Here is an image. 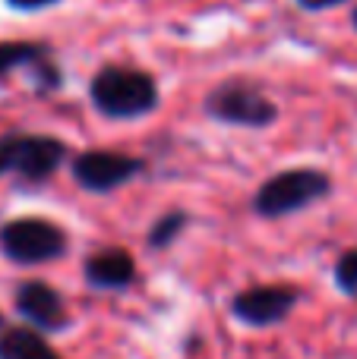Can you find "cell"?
<instances>
[{
	"mask_svg": "<svg viewBox=\"0 0 357 359\" xmlns=\"http://www.w3.org/2000/svg\"><path fill=\"white\" fill-rule=\"evenodd\" d=\"M297 303V290L288 284H266V287H250V290L238 293L231 303L234 316L247 325H257V328H266V325H275L294 309Z\"/></svg>",
	"mask_w": 357,
	"mask_h": 359,
	"instance_id": "8992f818",
	"label": "cell"
},
{
	"mask_svg": "<svg viewBox=\"0 0 357 359\" xmlns=\"http://www.w3.org/2000/svg\"><path fill=\"white\" fill-rule=\"evenodd\" d=\"M0 359H60V356L38 331L10 328L0 337Z\"/></svg>",
	"mask_w": 357,
	"mask_h": 359,
	"instance_id": "8fae6325",
	"label": "cell"
},
{
	"mask_svg": "<svg viewBox=\"0 0 357 359\" xmlns=\"http://www.w3.org/2000/svg\"><path fill=\"white\" fill-rule=\"evenodd\" d=\"M10 6H16V10H44V6L57 4V0H6Z\"/></svg>",
	"mask_w": 357,
	"mask_h": 359,
	"instance_id": "5bb4252c",
	"label": "cell"
},
{
	"mask_svg": "<svg viewBox=\"0 0 357 359\" xmlns=\"http://www.w3.org/2000/svg\"><path fill=\"white\" fill-rule=\"evenodd\" d=\"M339 4H345V0H297V6H304V10H329Z\"/></svg>",
	"mask_w": 357,
	"mask_h": 359,
	"instance_id": "9a60e30c",
	"label": "cell"
},
{
	"mask_svg": "<svg viewBox=\"0 0 357 359\" xmlns=\"http://www.w3.org/2000/svg\"><path fill=\"white\" fill-rule=\"evenodd\" d=\"M92 104L111 120H136L155 111L158 88L139 69L105 67L92 79Z\"/></svg>",
	"mask_w": 357,
	"mask_h": 359,
	"instance_id": "6da1fadb",
	"label": "cell"
},
{
	"mask_svg": "<svg viewBox=\"0 0 357 359\" xmlns=\"http://www.w3.org/2000/svg\"><path fill=\"white\" fill-rule=\"evenodd\" d=\"M0 246L19 265H38L63 255L67 236L57 224L41 221V217H19L0 230Z\"/></svg>",
	"mask_w": 357,
	"mask_h": 359,
	"instance_id": "277c9868",
	"label": "cell"
},
{
	"mask_svg": "<svg viewBox=\"0 0 357 359\" xmlns=\"http://www.w3.org/2000/svg\"><path fill=\"white\" fill-rule=\"evenodd\" d=\"M329 189H332V180L323 170H313V168L282 170V174L269 177L259 186L257 198H253V208L263 217H282L320 202L323 196H329Z\"/></svg>",
	"mask_w": 357,
	"mask_h": 359,
	"instance_id": "7a4b0ae2",
	"label": "cell"
},
{
	"mask_svg": "<svg viewBox=\"0 0 357 359\" xmlns=\"http://www.w3.org/2000/svg\"><path fill=\"white\" fill-rule=\"evenodd\" d=\"M16 309L29 318L38 328H63L67 325V309H63V299L57 290H51L41 280H29V284H19L16 290Z\"/></svg>",
	"mask_w": 357,
	"mask_h": 359,
	"instance_id": "ba28073f",
	"label": "cell"
},
{
	"mask_svg": "<svg viewBox=\"0 0 357 359\" xmlns=\"http://www.w3.org/2000/svg\"><path fill=\"white\" fill-rule=\"evenodd\" d=\"M206 111L221 123L234 126H269L278 117V107L244 82H225L206 98Z\"/></svg>",
	"mask_w": 357,
	"mask_h": 359,
	"instance_id": "5b68a950",
	"label": "cell"
},
{
	"mask_svg": "<svg viewBox=\"0 0 357 359\" xmlns=\"http://www.w3.org/2000/svg\"><path fill=\"white\" fill-rule=\"evenodd\" d=\"M67 145L51 136H29V133H10L0 136V177L16 174L29 183H41L60 168Z\"/></svg>",
	"mask_w": 357,
	"mask_h": 359,
	"instance_id": "3957f363",
	"label": "cell"
},
{
	"mask_svg": "<svg viewBox=\"0 0 357 359\" xmlns=\"http://www.w3.org/2000/svg\"><path fill=\"white\" fill-rule=\"evenodd\" d=\"M143 164L130 155H117V151H82L73 161V177L79 186L92 192H111L120 183L139 174Z\"/></svg>",
	"mask_w": 357,
	"mask_h": 359,
	"instance_id": "52a82bcc",
	"label": "cell"
},
{
	"mask_svg": "<svg viewBox=\"0 0 357 359\" xmlns=\"http://www.w3.org/2000/svg\"><path fill=\"white\" fill-rule=\"evenodd\" d=\"M351 19H354V29H357V10H354V16H351Z\"/></svg>",
	"mask_w": 357,
	"mask_h": 359,
	"instance_id": "2e32d148",
	"label": "cell"
},
{
	"mask_svg": "<svg viewBox=\"0 0 357 359\" xmlns=\"http://www.w3.org/2000/svg\"><path fill=\"white\" fill-rule=\"evenodd\" d=\"M16 67H29L38 88H54L60 82L57 67L48 60V50L32 41H0V76H10Z\"/></svg>",
	"mask_w": 357,
	"mask_h": 359,
	"instance_id": "9c48e42d",
	"label": "cell"
},
{
	"mask_svg": "<svg viewBox=\"0 0 357 359\" xmlns=\"http://www.w3.org/2000/svg\"><path fill=\"white\" fill-rule=\"evenodd\" d=\"M86 278L95 287H108V290H117L126 287L136 278V262L130 252L124 249H105V252H95L86 262Z\"/></svg>",
	"mask_w": 357,
	"mask_h": 359,
	"instance_id": "30bf717a",
	"label": "cell"
},
{
	"mask_svg": "<svg viewBox=\"0 0 357 359\" xmlns=\"http://www.w3.org/2000/svg\"><path fill=\"white\" fill-rule=\"evenodd\" d=\"M335 284H339L348 297H357V249H348L339 259V265H335Z\"/></svg>",
	"mask_w": 357,
	"mask_h": 359,
	"instance_id": "7c38bea8",
	"label": "cell"
},
{
	"mask_svg": "<svg viewBox=\"0 0 357 359\" xmlns=\"http://www.w3.org/2000/svg\"><path fill=\"white\" fill-rule=\"evenodd\" d=\"M181 227H183V215H168V217H162V221L152 227L149 243H152V246H168V243L177 236V230H181Z\"/></svg>",
	"mask_w": 357,
	"mask_h": 359,
	"instance_id": "4fadbf2b",
	"label": "cell"
}]
</instances>
